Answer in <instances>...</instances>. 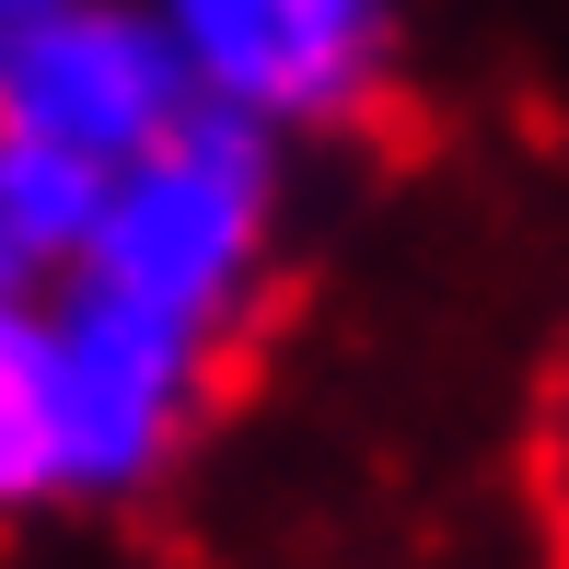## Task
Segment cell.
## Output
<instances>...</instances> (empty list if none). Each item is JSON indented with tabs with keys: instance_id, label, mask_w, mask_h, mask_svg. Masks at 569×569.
<instances>
[{
	"instance_id": "obj_1",
	"label": "cell",
	"mask_w": 569,
	"mask_h": 569,
	"mask_svg": "<svg viewBox=\"0 0 569 569\" xmlns=\"http://www.w3.org/2000/svg\"><path fill=\"white\" fill-rule=\"evenodd\" d=\"M279 210H291L279 140L198 106L187 128H163L93 187V221L47 291H93L117 315H151L232 360V338H244V315L268 302V268H279Z\"/></svg>"
},
{
	"instance_id": "obj_2",
	"label": "cell",
	"mask_w": 569,
	"mask_h": 569,
	"mask_svg": "<svg viewBox=\"0 0 569 569\" xmlns=\"http://www.w3.org/2000/svg\"><path fill=\"white\" fill-rule=\"evenodd\" d=\"M198 106L268 140H315L383 106L396 82V0H151Z\"/></svg>"
},
{
	"instance_id": "obj_3",
	"label": "cell",
	"mask_w": 569,
	"mask_h": 569,
	"mask_svg": "<svg viewBox=\"0 0 569 569\" xmlns=\"http://www.w3.org/2000/svg\"><path fill=\"white\" fill-rule=\"evenodd\" d=\"M187 117H198V82L174 36L151 23V0H47L0 36V128L47 140L82 174H117L128 151H151Z\"/></svg>"
},
{
	"instance_id": "obj_4",
	"label": "cell",
	"mask_w": 569,
	"mask_h": 569,
	"mask_svg": "<svg viewBox=\"0 0 569 569\" xmlns=\"http://www.w3.org/2000/svg\"><path fill=\"white\" fill-rule=\"evenodd\" d=\"M59 500V372H47V291H0V511Z\"/></svg>"
},
{
	"instance_id": "obj_5",
	"label": "cell",
	"mask_w": 569,
	"mask_h": 569,
	"mask_svg": "<svg viewBox=\"0 0 569 569\" xmlns=\"http://www.w3.org/2000/svg\"><path fill=\"white\" fill-rule=\"evenodd\" d=\"M93 187H106V174L59 163V151L23 140V128H0V291H47V279L70 268V244H82V221H93Z\"/></svg>"
},
{
	"instance_id": "obj_6",
	"label": "cell",
	"mask_w": 569,
	"mask_h": 569,
	"mask_svg": "<svg viewBox=\"0 0 569 569\" xmlns=\"http://www.w3.org/2000/svg\"><path fill=\"white\" fill-rule=\"evenodd\" d=\"M23 12H47V0H0V36H12V23H23Z\"/></svg>"
}]
</instances>
